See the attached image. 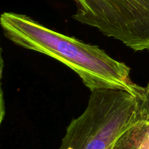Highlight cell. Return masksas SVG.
I'll return each mask as SVG.
<instances>
[{"label": "cell", "mask_w": 149, "mask_h": 149, "mask_svg": "<svg viewBox=\"0 0 149 149\" xmlns=\"http://www.w3.org/2000/svg\"><path fill=\"white\" fill-rule=\"evenodd\" d=\"M127 132L141 143L149 146V124L141 121L138 115L136 121L127 129Z\"/></svg>", "instance_id": "5b68a950"}, {"label": "cell", "mask_w": 149, "mask_h": 149, "mask_svg": "<svg viewBox=\"0 0 149 149\" xmlns=\"http://www.w3.org/2000/svg\"><path fill=\"white\" fill-rule=\"evenodd\" d=\"M77 21L134 51L149 50V0H73Z\"/></svg>", "instance_id": "3957f363"}, {"label": "cell", "mask_w": 149, "mask_h": 149, "mask_svg": "<svg viewBox=\"0 0 149 149\" xmlns=\"http://www.w3.org/2000/svg\"><path fill=\"white\" fill-rule=\"evenodd\" d=\"M138 115V99L128 91H93L84 112L67 127L58 149H113Z\"/></svg>", "instance_id": "7a4b0ae2"}, {"label": "cell", "mask_w": 149, "mask_h": 149, "mask_svg": "<svg viewBox=\"0 0 149 149\" xmlns=\"http://www.w3.org/2000/svg\"><path fill=\"white\" fill-rule=\"evenodd\" d=\"M135 95L138 99V116L149 124V83L146 86H137Z\"/></svg>", "instance_id": "277c9868"}, {"label": "cell", "mask_w": 149, "mask_h": 149, "mask_svg": "<svg viewBox=\"0 0 149 149\" xmlns=\"http://www.w3.org/2000/svg\"><path fill=\"white\" fill-rule=\"evenodd\" d=\"M0 24L4 36L11 42L61 61L75 72L91 91L121 89L135 95L138 85L131 80L130 68L97 45L55 32L20 13H3Z\"/></svg>", "instance_id": "6da1fadb"}]
</instances>
